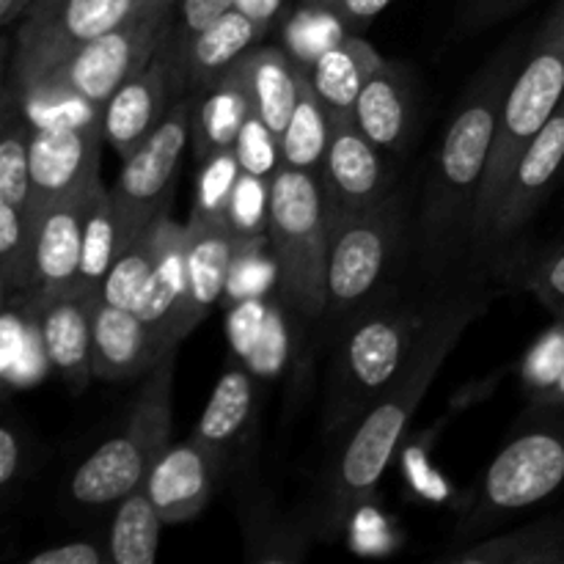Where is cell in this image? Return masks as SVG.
Instances as JSON below:
<instances>
[{
    "label": "cell",
    "instance_id": "cell-1",
    "mask_svg": "<svg viewBox=\"0 0 564 564\" xmlns=\"http://www.w3.org/2000/svg\"><path fill=\"white\" fill-rule=\"evenodd\" d=\"M488 292L466 286L438 297L394 383L372 402L328 457L306 523L317 540H334L378 490L408 422L433 389L466 330L488 308Z\"/></svg>",
    "mask_w": 564,
    "mask_h": 564
},
{
    "label": "cell",
    "instance_id": "cell-2",
    "mask_svg": "<svg viewBox=\"0 0 564 564\" xmlns=\"http://www.w3.org/2000/svg\"><path fill=\"white\" fill-rule=\"evenodd\" d=\"M521 58V42H512L479 69L435 149L419 213V246L433 273H444L471 251L501 105Z\"/></svg>",
    "mask_w": 564,
    "mask_h": 564
},
{
    "label": "cell",
    "instance_id": "cell-3",
    "mask_svg": "<svg viewBox=\"0 0 564 564\" xmlns=\"http://www.w3.org/2000/svg\"><path fill=\"white\" fill-rule=\"evenodd\" d=\"M430 308L433 303H369L347 317L330 358L323 402V433L334 444H339L372 402L394 383L427 325Z\"/></svg>",
    "mask_w": 564,
    "mask_h": 564
},
{
    "label": "cell",
    "instance_id": "cell-4",
    "mask_svg": "<svg viewBox=\"0 0 564 564\" xmlns=\"http://www.w3.org/2000/svg\"><path fill=\"white\" fill-rule=\"evenodd\" d=\"M564 499V419L518 430L463 499L452 545L499 532L527 512Z\"/></svg>",
    "mask_w": 564,
    "mask_h": 564
},
{
    "label": "cell",
    "instance_id": "cell-5",
    "mask_svg": "<svg viewBox=\"0 0 564 564\" xmlns=\"http://www.w3.org/2000/svg\"><path fill=\"white\" fill-rule=\"evenodd\" d=\"M176 350H171L143 378L124 427L99 444L69 479V501L86 510L116 507L127 494L147 482L149 471L174 441Z\"/></svg>",
    "mask_w": 564,
    "mask_h": 564
},
{
    "label": "cell",
    "instance_id": "cell-6",
    "mask_svg": "<svg viewBox=\"0 0 564 564\" xmlns=\"http://www.w3.org/2000/svg\"><path fill=\"white\" fill-rule=\"evenodd\" d=\"M564 99V0H556L554 9L534 31L510 88L501 105L499 127H496L494 152H490L488 174H485L482 198H479L477 226L474 237L482 231L499 198L505 193L510 171L518 154L529 147L545 121L556 113ZM474 246V242H471Z\"/></svg>",
    "mask_w": 564,
    "mask_h": 564
},
{
    "label": "cell",
    "instance_id": "cell-7",
    "mask_svg": "<svg viewBox=\"0 0 564 564\" xmlns=\"http://www.w3.org/2000/svg\"><path fill=\"white\" fill-rule=\"evenodd\" d=\"M268 246L279 273L281 301L297 317L323 319L330 220L319 176L286 165L273 176Z\"/></svg>",
    "mask_w": 564,
    "mask_h": 564
},
{
    "label": "cell",
    "instance_id": "cell-8",
    "mask_svg": "<svg viewBox=\"0 0 564 564\" xmlns=\"http://www.w3.org/2000/svg\"><path fill=\"white\" fill-rule=\"evenodd\" d=\"M152 0H36L17 33L6 102H17L77 47L124 25Z\"/></svg>",
    "mask_w": 564,
    "mask_h": 564
},
{
    "label": "cell",
    "instance_id": "cell-9",
    "mask_svg": "<svg viewBox=\"0 0 564 564\" xmlns=\"http://www.w3.org/2000/svg\"><path fill=\"white\" fill-rule=\"evenodd\" d=\"M176 25V0H152L124 25L77 47L36 88L69 91L102 108L119 86L149 64ZM31 88V91H36ZM28 91V94H31ZM20 102V99H17Z\"/></svg>",
    "mask_w": 564,
    "mask_h": 564
},
{
    "label": "cell",
    "instance_id": "cell-10",
    "mask_svg": "<svg viewBox=\"0 0 564 564\" xmlns=\"http://www.w3.org/2000/svg\"><path fill=\"white\" fill-rule=\"evenodd\" d=\"M405 235V207L397 191L378 207L330 229L325 317H352L369 306L389 275Z\"/></svg>",
    "mask_w": 564,
    "mask_h": 564
},
{
    "label": "cell",
    "instance_id": "cell-11",
    "mask_svg": "<svg viewBox=\"0 0 564 564\" xmlns=\"http://www.w3.org/2000/svg\"><path fill=\"white\" fill-rule=\"evenodd\" d=\"M564 174V99L556 113L545 121L543 130L529 141V147L518 154L510 171L499 207L494 209L488 224L474 237V257L482 262L507 264V253L516 246L534 220L538 209L551 196L554 185Z\"/></svg>",
    "mask_w": 564,
    "mask_h": 564
},
{
    "label": "cell",
    "instance_id": "cell-12",
    "mask_svg": "<svg viewBox=\"0 0 564 564\" xmlns=\"http://www.w3.org/2000/svg\"><path fill=\"white\" fill-rule=\"evenodd\" d=\"M193 108L196 97L174 99L165 119L154 127L152 135L141 143L132 154L124 158L119 180L110 187L132 237L147 231L169 215L171 193H174L180 160L191 141Z\"/></svg>",
    "mask_w": 564,
    "mask_h": 564
},
{
    "label": "cell",
    "instance_id": "cell-13",
    "mask_svg": "<svg viewBox=\"0 0 564 564\" xmlns=\"http://www.w3.org/2000/svg\"><path fill=\"white\" fill-rule=\"evenodd\" d=\"M319 187L330 229L378 207L394 193L386 152L364 135L352 113L330 116V141L319 169Z\"/></svg>",
    "mask_w": 564,
    "mask_h": 564
},
{
    "label": "cell",
    "instance_id": "cell-14",
    "mask_svg": "<svg viewBox=\"0 0 564 564\" xmlns=\"http://www.w3.org/2000/svg\"><path fill=\"white\" fill-rule=\"evenodd\" d=\"M102 116L31 127V207L66 202L99 185Z\"/></svg>",
    "mask_w": 564,
    "mask_h": 564
},
{
    "label": "cell",
    "instance_id": "cell-15",
    "mask_svg": "<svg viewBox=\"0 0 564 564\" xmlns=\"http://www.w3.org/2000/svg\"><path fill=\"white\" fill-rule=\"evenodd\" d=\"M180 88L185 86L180 75V42L174 25L149 64L116 88L113 97L102 105L105 147L113 149L121 160L135 152L165 119L174 105V91Z\"/></svg>",
    "mask_w": 564,
    "mask_h": 564
},
{
    "label": "cell",
    "instance_id": "cell-16",
    "mask_svg": "<svg viewBox=\"0 0 564 564\" xmlns=\"http://www.w3.org/2000/svg\"><path fill=\"white\" fill-rule=\"evenodd\" d=\"M91 193L66 202L31 207L33 218V284L22 297L28 308H39L77 284L83 253V218Z\"/></svg>",
    "mask_w": 564,
    "mask_h": 564
},
{
    "label": "cell",
    "instance_id": "cell-17",
    "mask_svg": "<svg viewBox=\"0 0 564 564\" xmlns=\"http://www.w3.org/2000/svg\"><path fill=\"white\" fill-rule=\"evenodd\" d=\"M191 438L209 457L218 479L242 466L257 438V383L246 367L220 375Z\"/></svg>",
    "mask_w": 564,
    "mask_h": 564
},
{
    "label": "cell",
    "instance_id": "cell-18",
    "mask_svg": "<svg viewBox=\"0 0 564 564\" xmlns=\"http://www.w3.org/2000/svg\"><path fill=\"white\" fill-rule=\"evenodd\" d=\"M99 292L75 284L53 301L31 308L50 367L72 391H83L94 375V308Z\"/></svg>",
    "mask_w": 564,
    "mask_h": 564
},
{
    "label": "cell",
    "instance_id": "cell-19",
    "mask_svg": "<svg viewBox=\"0 0 564 564\" xmlns=\"http://www.w3.org/2000/svg\"><path fill=\"white\" fill-rule=\"evenodd\" d=\"M171 350L135 312L97 301L94 308V375L99 380H143Z\"/></svg>",
    "mask_w": 564,
    "mask_h": 564
},
{
    "label": "cell",
    "instance_id": "cell-20",
    "mask_svg": "<svg viewBox=\"0 0 564 564\" xmlns=\"http://www.w3.org/2000/svg\"><path fill=\"white\" fill-rule=\"evenodd\" d=\"M187 295L180 317L182 339L204 323L215 303L224 297L237 259V240L220 220L187 218Z\"/></svg>",
    "mask_w": 564,
    "mask_h": 564
},
{
    "label": "cell",
    "instance_id": "cell-21",
    "mask_svg": "<svg viewBox=\"0 0 564 564\" xmlns=\"http://www.w3.org/2000/svg\"><path fill=\"white\" fill-rule=\"evenodd\" d=\"M215 482H218V474L209 457L196 441L187 438L171 444L160 455L143 482V490L158 507L165 527H174V523L193 521L209 505Z\"/></svg>",
    "mask_w": 564,
    "mask_h": 564
},
{
    "label": "cell",
    "instance_id": "cell-22",
    "mask_svg": "<svg viewBox=\"0 0 564 564\" xmlns=\"http://www.w3.org/2000/svg\"><path fill=\"white\" fill-rule=\"evenodd\" d=\"M352 119L364 135L386 154H402L416 127V88L405 66L386 58L369 77L352 108Z\"/></svg>",
    "mask_w": 564,
    "mask_h": 564
},
{
    "label": "cell",
    "instance_id": "cell-23",
    "mask_svg": "<svg viewBox=\"0 0 564 564\" xmlns=\"http://www.w3.org/2000/svg\"><path fill=\"white\" fill-rule=\"evenodd\" d=\"M185 251L187 226L176 224L171 215H163L158 220V262L135 312L163 336L169 347H180L185 341L180 334V317L187 295Z\"/></svg>",
    "mask_w": 564,
    "mask_h": 564
},
{
    "label": "cell",
    "instance_id": "cell-24",
    "mask_svg": "<svg viewBox=\"0 0 564 564\" xmlns=\"http://www.w3.org/2000/svg\"><path fill=\"white\" fill-rule=\"evenodd\" d=\"M264 33L248 20L242 11L231 9L207 28L180 42V75L182 86L193 94H202L213 83H218L226 72L237 66V61L262 42Z\"/></svg>",
    "mask_w": 564,
    "mask_h": 564
},
{
    "label": "cell",
    "instance_id": "cell-25",
    "mask_svg": "<svg viewBox=\"0 0 564 564\" xmlns=\"http://www.w3.org/2000/svg\"><path fill=\"white\" fill-rule=\"evenodd\" d=\"M452 564H564V516H543L499 529L441 554Z\"/></svg>",
    "mask_w": 564,
    "mask_h": 564
},
{
    "label": "cell",
    "instance_id": "cell-26",
    "mask_svg": "<svg viewBox=\"0 0 564 564\" xmlns=\"http://www.w3.org/2000/svg\"><path fill=\"white\" fill-rule=\"evenodd\" d=\"M231 72L246 86L253 113L281 138L295 110L303 64H297L286 50L268 44V47H253L251 53L242 55Z\"/></svg>",
    "mask_w": 564,
    "mask_h": 564
},
{
    "label": "cell",
    "instance_id": "cell-27",
    "mask_svg": "<svg viewBox=\"0 0 564 564\" xmlns=\"http://www.w3.org/2000/svg\"><path fill=\"white\" fill-rule=\"evenodd\" d=\"M383 61L386 58L375 50L372 42L347 33L345 39L330 44L325 53H319L317 61L306 66V72L312 88L323 99L330 116L352 113L364 86L383 66Z\"/></svg>",
    "mask_w": 564,
    "mask_h": 564
},
{
    "label": "cell",
    "instance_id": "cell-28",
    "mask_svg": "<svg viewBox=\"0 0 564 564\" xmlns=\"http://www.w3.org/2000/svg\"><path fill=\"white\" fill-rule=\"evenodd\" d=\"M251 113V97L235 72H226L218 83L204 88L202 99L196 97L191 124L193 152H196L198 163L207 160L209 154L235 147L237 135Z\"/></svg>",
    "mask_w": 564,
    "mask_h": 564
},
{
    "label": "cell",
    "instance_id": "cell-29",
    "mask_svg": "<svg viewBox=\"0 0 564 564\" xmlns=\"http://www.w3.org/2000/svg\"><path fill=\"white\" fill-rule=\"evenodd\" d=\"M135 240L116 204L113 191L99 182L86 202V218H83V253H80V273L77 284L86 290L99 292L105 275L113 268L116 259L121 257L130 242Z\"/></svg>",
    "mask_w": 564,
    "mask_h": 564
},
{
    "label": "cell",
    "instance_id": "cell-30",
    "mask_svg": "<svg viewBox=\"0 0 564 564\" xmlns=\"http://www.w3.org/2000/svg\"><path fill=\"white\" fill-rule=\"evenodd\" d=\"M240 529L251 562H301L312 545L308 523H292L264 496H246Z\"/></svg>",
    "mask_w": 564,
    "mask_h": 564
},
{
    "label": "cell",
    "instance_id": "cell-31",
    "mask_svg": "<svg viewBox=\"0 0 564 564\" xmlns=\"http://www.w3.org/2000/svg\"><path fill=\"white\" fill-rule=\"evenodd\" d=\"M279 141L286 169L319 176L330 141V113L312 88L306 66L301 72V91H297L295 110H292L290 124L281 132Z\"/></svg>",
    "mask_w": 564,
    "mask_h": 564
},
{
    "label": "cell",
    "instance_id": "cell-32",
    "mask_svg": "<svg viewBox=\"0 0 564 564\" xmlns=\"http://www.w3.org/2000/svg\"><path fill=\"white\" fill-rule=\"evenodd\" d=\"M108 549L113 564H152L158 560L160 529L165 527L147 490L135 488L113 507Z\"/></svg>",
    "mask_w": 564,
    "mask_h": 564
},
{
    "label": "cell",
    "instance_id": "cell-33",
    "mask_svg": "<svg viewBox=\"0 0 564 564\" xmlns=\"http://www.w3.org/2000/svg\"><path fill=\"white\" fill-rule=\"evenodd\" d=\"M0 279L3 295L25 297L33 284V218L31 207L0 202Z\"/></svg>",
    "mask_w": 564,
    "mask_h": 564
},
{
    "label": "cell",
    "instance_id": "cell-34",
    "mask_svg": "<svg viewBox=\"0 0 564 564\" xmlns=\"http://www.w3.org/2000/svg\"><path fill=\"white\" fill-rule=\"evenodd\" d=\"M154 262H158V224L141 231L121 251V257L116 259L113 268L105 275L102 286H99V301L110 303V306L135 308L149 279H152Z\"/></svg>",
    "mask_w": 564,
    "mask_h": 564
},
{
    "label": "cell",
    "instance_id": "cell-35",
    "mask_svg": "<svg viewBox=\"0 0 564 564\" xmlns=\"http://www.w3.org/2000/svg\"><path fill=\"white\" fill-rule=\"evenodd\" d=\"M31 124L6 108L0 135V202L31 207Z\"/></svg>",
    "mask_w": 564,
    "mask_h": 564
},
{
    "label": "cell",
    "instance_id": "cell-36",
    "mask_svg": "<svg viewBox=\"0 0 564 564\" xmlns=\"http://www.w3.org/2000/svg\"><path fill=\"white\" fill-rule=\"evenodd\" d=\"M226 226L235 235L237 246L251 248L268 242L270 229V182L242 171L235 193H231L229 209H226Z\"/></svg>",
    "mask_w": 564,
    "mask_h": 564
},
{
    "label": "cell",
    "instance_id": "cell-37",
    "mask_svg": "<svg viewBox=\"0 0 564 564\" xmlns=\"http://www.w3.org/2000/svg\"><path fill=\"white\" fill-rule=\"evenodd\" d=\"M240 176L242 169L235 149H224V152H215L207 160H202L191 218L226 224V209H229L231 193H235Z\"/></svg>",
    "mask_w": 564,
    "mask_h": 564
},
{
    "label": "cell",
    "instance_id": "cell-38",
    "mask_svg": "<svg viewBox=\"0 0 564 564\" xmlns=\"http://www.w3.org/2000/svg\"><path fill=\"white\" fill-rule=\"evenodd\" d=\"M235 154L240 160V169L246 174L259 176V180L273 182V176L284 169V154H281V141L257 113L248 116L240 135L235 141Z\"/></svg>",
    "mask_w": 564,
    "mask_h": 564
},
{
    "label": "cell",
    "instance_id": "cell-39",
    "mask_svg": "<svg viewBox=\"0 0 564 564\" xmlns=\"http://www.w3.org/2000/svg\"><path fill=\"white\" fill-rule=\"evenodd\" d=\"M527 290L564 323V242L545 251L523 275Z\"/></svg>",
    "mask_w": 564,
    "mask_h": 564
},
{
    "label": "cell",
    "instance_id": "cell-40",
    "mask_svg": "<svg viewBox=\"0 0 564 564\" xmlns=\"http://www.w3.org/2000/svg\"><path fill=\"white\" fill-rule=\"evenodd\" d=\"M25 433L11 422V416L6 419V424L0 427V490L3 496L14 494L17 485H22L28 468V444Z\"/></svg>",
    "mask_w": 564,
    "mask_h": 564
},
{
    "label": "cell",
    "instance_id": "cell-41",
    "mask_svg": "<svg viewBox=\"0 0 564 564\" xmlns=\"http://www.w3.org/2000/svg\"><path fill=\"white\" fill-rule=\"evenodd\" d=\"M532 0H463L457 20H460L463 31H485V28H494L499 22L510 20L512 14H518Z\"/></svg>",
    "mask_w": 564,
    "mask_h": 564
},
{
    "label": "cell",
    "instance_id": "cell-42",
    "mask_svg": "<svg viewBox=\"0 0 564 564\" xmlns=\"http://www.w3.org/2000/svg\"><path fill=\"white\" fill-rule=\"evenodd\" d=\"M110 549L108 543L97 540H72V543H58L53 549H44L33 554L28 564H108Z\"/></svg>",
    "mask_w": 564,
    "mask_h": 564
},
{
    "label": "cell",
    "instance_id": "cell-43",
    "mask_svg": "<svg viewBox=\"0 0 564 564\" xmlns=\"http://www.w3.org/2000/svg\"><path fill=\"white\" fill-rule=\"evenodd\" d=\"M231 9L235 0H176V39L185 42Z\"/></svg>",
    "mask_w": 564,
    "mask_h": 564
},
{
    "label": "cell",
    "instance_id": "cell-44",
    "mask_svg": "<svg viewBox=\"0 0 564 564\" xmlns=\"http://www.w3.org/2000/svg\"><path fill=\"white\" fill-rule=\"evenodd\" d=\"M391 3H394V0H336L330 9L341 17V22H345L350 31H361V28H367L375 17L383 14Z\"/></svg>",
    "mask_w": 564,
    "mask_h": 564
},
{
    "label": "cell",
    "instance_id": "cell-45",
    "mask_svg": "<svg viewBox=\"0 0 564 564\" xmlns=\"http://www.w3.org/2000/svg\"><path fill=\"white\" fill-rule=\"evenodd\" d=\"M284 3L286 0H235V9L242 11L268 36L270 28L284 14Z\"/></svg>",
    "mask_w": 564,
    "mask_h": 564
},
{
    "label": "cell",
    "instance_id": "cell-46",
    "mask_svg": "<svg viewBox=\"0 0 564 564\" xmlns=\"http://www.w3.org/2000/svg\"><path fill=\"white\" fill-rule=\"evenodd\" d=\"M532 411H540V413L564 411V367L554 378V383H549L543 391L532 394Z\"/></svg>",
    "mask_w": 564,
    "mask_h": 564
},
{
    "label": "cell",
    "instance_id": "cell-47",
    "mask_svg": "<svg viewBox=\"0 0 564 564\" xmlns=\"http://www.w3.org/2000/svg\"><path fill=\"white\" fill-rule=\"evenodd\" d=\"M36 0H0V22L6 28L14 25V22H22L33 11Z\"/></svg>",
    "mask_w": 564,
    "mask_h": 564
},
{
    "label": "cell",
    "instance_id": "cell-48",
    "mask_svg": "<svg viewBox=\"0 0 564 564\" xmlns=\"http://www.w3.org/2000/svg\"><path fill=\"white\" fill-rule=\"evenodd\" d=\"M301 3H312V6H334L336 0H301Z\"/></svg>",
    "mask_w": 564,
    "mask_h": 564
}]
</instances>
